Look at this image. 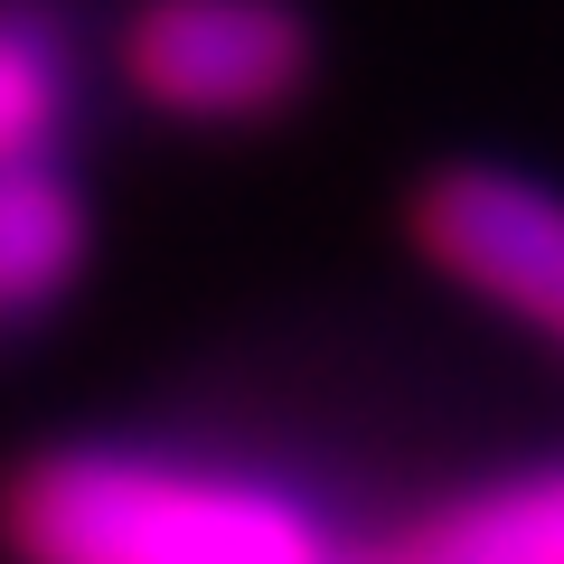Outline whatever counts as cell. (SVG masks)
Here are the masks:
<instances>
[{"mask_svg": "<svg viewBox=\"0 0 564 564\" xmlns=\"http://www.w3.org/2000/svg\"><path fill=\"white\" fill-rule=\"evenodd\" d=\"M311 66L321 39L292 0H141L122 29V76L170 122H273Z\"/></svg>", "mask_w": 564, "mask_h": 564, "instance_id": "obj_2", "label": "cell"}, {"mask_svg": "<svg viewBox=\"0 0 564 564\" xmlns=\"http://www.w3.org/2000/svg\"><path fill=\"white\" fill-rule=\"evenodd\" d=\"M66 122V66L39 20H0V170L47 161V141Z\"/></svg>", "mask_w": 564, "mask_h": 564, "instance_id": "obj_6", "label": "cell"}, {"mask_svg": "<svg viewBox=\"0 0 564 564\" xmlns=\"http://www.w3.org/2000/svg\"><path fill=\"white\" fill-rule=\"evenodd\" d=\"M404 564H564V462L508 470V480L433 508Z\"/></svg>", "mask_w": 564, "mask_h": 564, "instance_id": "obj_4", "label": "cell"}, {"mask_svg": "<svg viewBox=\"0 0 564 564\" xmlns=\"http://www.w3.org/2000/svg\"><path fill=\"white\" fill-rule=\"evenodd\" d=\"M414 245L470 302L508 311V321H527L536 339L564 348V188L499 161H462L443 180H423Z\"/></svg>", "mask_w": 564, "mask_h": 564, "instance_id": "obj_3", "label": "cell"}, {"mask_svg": "<svg viewBox=\"0 0 564 564\" xmlns=\"http://www.w3.org/2000/svg\"><path fill=\"white\" fill-rule=\"evenodd\" d=\"M0 536L20 564H339L292 489L132 443H66L10 470Z\"/></svg>", "mask_w": 564, "mask_h": 564, "instance_id": "obj_1", "label": "cell"}, {"mask_svg": "<svg viewBox=\"0 0 564 564\" xmlns=\"http://www.w3.org/2000/svg\"><path fill=\"white\" fill-rule=\"evenodd\" d=\"M85 198L57 180L47 161H20L0 170V321H29L85 273Z\"/></svg>", "mask_w": 564, "mask_h": 564, "instance_id": "obj_5", "label": "cell"}]
</instances>
